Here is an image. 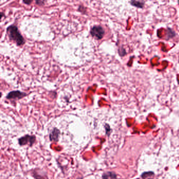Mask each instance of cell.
Returning a JSON list of instances; mask_svg holds the SVG:
<instances>
[{
  "label": "cell",
  "mask_w": 179,
  "mask_h": 179,
  "mask_svg": "<svg viewBox=\"0 0 179 179\" xmlns=\"http://www.w3.org/2000/svg\"><path fill=\"white\" fill-rule=\"evenodd\" d=\"M7 33L10 40L15 42L18 46L23 45L25 43V40L18 31V28L12 25L8 26L6 30Z\"/></svg>",
  "instance_id": "obj_1"
},
{
  "label": "cell",
  "mask_w": 179,
  "mask_h": 179,
  "mask_svg": "<svg viewBox=\"0 0 179 179\" xmlns=\"http://www.w3.org/2000/svg\"><path fill=\"white\" fill-rule=\"evenodd\" d=\"M90 34L97 40H101L105 35V31L101 26H94L90 31Z\"/></svg>",
  "instance_id": "obj_2"
},
{
  "label": "cell",
  "mask_w": 179,
  "mask_h": 179,
  "mask_svg": "<svg viewBox=\"0 0 179 179\" xmlns=\"http://www.w3.org/2000/svg\"><path fill=\"white\" fill-rule=\"evenodd\" d=\"M26 94L23 92H21L19 90L12 91L6 96V98L8 99H20L24 97Z\"/></svg>",
  "instance_id": "obj_3"
},
{
  "label": "cell",
  "mask_w": 179,
  "mask_h": 179,
  "mask_svg": "<svg viewBox=\"0 0 179 179\" xmlns=\"http://www.w3.org/2000/svg\"><path fill=\"white\" fill-rule=\"evenodd\" d=\"M35 137L33 135H26L24 137L21 138L19 139V144L20 145H26L29 143L30 145H32L35 141Z\"/></svg>",
  "instance_id": "obj_4"
},
{
  "label": "cell",
  "mask_w": 179,
  "mask_h": 179,
  "mask_svg": "<svg viewBox=\"0 0 179 179\" xmlns=\"http://www.w3.org/2000/svg\"><path fill=\"white\" fill-rule=\"evenodd\" d=\"M59 135H60L59 130L56 128H54V129L50 133V141L57 142L59 138Z\"/></svg>",
  "instance_id": "obj_5"
},
{
  "label": "cell",
  "mask_w": 179,
  "mask_h": 179,
  "mask_svg": "<svg viewBox=\"0 0 179 179\" xmlns=\"http://www.w3.org/2000/svg\"><path fill=\"white\" fill-rule=\"evenodd\" d=\"M103 179H117V175L112 172H107L103 175Z\"/></svg>",
  "instance_id": "obj_6"
},
{
  "label": "cell",
  "mask_w": 179,
  "mask_h": 179,
  "mask_svg": "<svg viewBox=\"0 0 179 179\" xmlns=\"http://www.w3.org/2000/svg\"><path fill=\"white\" fill-rule=\"evenodd\" d=\"M132 5L136 6L137 8H143V5H144V2H141V1H132L130 2Z\"/></svg>",
  "instance_id": "obj_7"
},
{
  "label": "cell",
  "mask_w": 179,
  "mask_h": 179,
  "mask_svg": "<svg viewBox=\"0 0 179 179\" xmlns=\"http://www.w3.org/2000/svg\"><path fill=\"white\" fill-rule=\"evenodd\" d=\"M154 175V173L152 172H144L142 173V177L143 179L147 178L148 177H150V176H152V175Z\"/></svg>",
  "instance_id": "obj_8"
},
{
  "label": "cell",
  "mask_w": 179,
  "mask_h": 179,
  "mask_svg": "<svg viewBox=\"0 0 179 179\" xmlns=\"http://www.w3.org/2000/svg\"><path fill=\"white\" fill-rule=\"evenodd\" d=\"M45 1H36V4H38V5H43L44 4V3Z\"/></svg>",
  "instance_id": "obj_9"
},
{
  "label": "cell",
  "mask_w": 179,
  "mask_h": 179,
  "mask_svg": "<svg viewBox=\"0 0 179 179\" xmlns=\"http://www.w3.org/2000/svg\"><path fill=\"white\" fill-rule=\"evenodd\" d=\"M23 2L26 4H30L32 2V1H23Z\"/></svg>",
  "instance_id": "obj_10"
},
{
  "label": "cell",
  "mask_w": 179,
  "mask_h": 179,
  "mask_svg": "<svg viewBox=\"0 0 179 179\" xmlns=\"http://www.w3.org/2000/svg\"><path fill=\"white\" fill-rule=\"evenodd\" d=\"M151 179V178H149V179Z\"/></svg>",
  "instance_id": "obj_11"
}]
</instances>
